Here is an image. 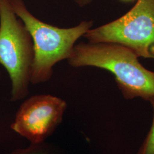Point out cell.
<instances>
[{
  "mask_svg": "<svg viewBox=\"0 0 154 154\" xmlns=\"http://www.w3.org/2000/svg\"><path fill=\"white\" fill-rule=\"evenodd\" d=\"M131 50L114 43L80 42L67 59L73 67H95L110 72L127 99L154 98V72L140 63Z\"/></svg>",
  "mask_w": 154,
  "mask_h": 154,
  "instance_id": "6da1fadb",
  "label": "cell"
},
{
  "mask_svg": "<svg viewBox=\"0 0 154 154\" xmlns=\"http://www.w3.org/2000/svg\"><path fill=\"white\" fill-rule=\"evenodd\" d=\"M9 1L33 40L34 58L30 83L37 85L46 82L52 77L54 66L69 58L77 40L91 29L93 22L83 21L72 28H59L34 16L23 0Z\"/></svg>",
  "mask_w": 154,
  "mask_h": 154,
  "instance_id": "7a4b0ae2",
  "label": "cell"
},
{
  "mask_svg": "<svg viewBox=\"0 0 154 154\" xmlns=\"http://www.w3.org/2000/svg\"><path fill=\"white\" fill-rule=\"evenodd\" d=\"M9 0H0V64L11 83L13 102L28 96L34 58L33 40Z\"/></svg>",
  "mask_w": 154,
  "mask_h": 154,
  "instance_id": "3957f363",
  "label": "cell"
},
{
  "mask_svg": "<svg viewBox=\"0 0 154 154\" xmlns=\"http://www.w3.org/2000/svg\"><path fill=\"white\" fill-rule=\"evenodd\" d=\"M83 37L89 42L121 45L138 57L154 59V0H137L126 14L90 29Z\"/></svg>",
  "mask_w": 154,
  "mask_h": 154,
  "instance_id": "277c9868",
  "label": "cell"
},
{
  "mask_svg": "<svg viewBox=\"0 0 154 154\" xmlns=\"http://www.w3.org/2000/svg\"><path fill=\"white\" fill-rule=\"evenodd\" d=\"M67 109L63 99L49 94L26 99L17 111L11 128L30 143H41L55 131Z\"/></svg>",
  "mask_w": 154,
  "mask_h": 154,
  "instance_id": "5b68a950",
  "label": "cell"
},
{
  "mask_svg": "<svg viewBox=\"0 0 154 154\" xmlns=\"http://www.w3.org/2000/svg\"><path fill=\"white\" fill-rule=\"evenodd\" d=\"M9 154H65L61 149L46 142L30 143L25 148L16 149Z\"/></svg>",
  "mask_w": 154,
  "mask_h": 154,
  "instance_id": "8992f818",
  "label": "cell"
},
{
  "mask_svg": "<svg viewBox=\"0 0 154 154\" xmlns=\"http://www.w3.org/2000/svg\"><path fill=\"white\" fill-rule=\"evenodd\" d=\"M149 102H150L153 109L152 123L138 154H154V98L151 99Z\"/></svg>",
  "mask_w": 154,
  "mask_h": 154,
  "instance_id": "52a82bcc",
  "label": "cell"
},
{
  "mask_svg": "<svg viewBox=\"0 0 154 154\" xmlns=\"http://www.w3.org/2000/svg\"><path fill=\"white\" fill-rule=\"evenodd\" d=\"M80 7H83L90 4L93 0H74Z\"/></svg>",
  "mask_w": 154,
  "mask_h": 154,
  "instance_id": "ba28073f",
  "label": "cell"
},
{
  "mask_svg": "<svg viewBox=\"0 0 154 154\" xmlns=\"http://www.w3.org/2000/svg\"><path fill=\"white\" fill-rule=\"evenodd\" d=\"M121 1L123 2H131V1H134L135 0H121Z\"/></svg>",
  "mask_w": 154,
  "mask_h": 154,
  "instance_id": "9c48e42d",
  "label": "cell"
},
{
  "mask_svg": "<svg viewBox=\"0 0 154 154\" xmlns=\"http://www.w3.org/2000/svg\"><path fill=\"white\" fill-rule=\"evenodd\" d=\"M0 76H1V73H0Z\"/></svg>",
  "mask_w": 154,
  "mask_h": 154,
  "instance_id": "30bf717a",
  "label": "cell"
}]
</instances>
